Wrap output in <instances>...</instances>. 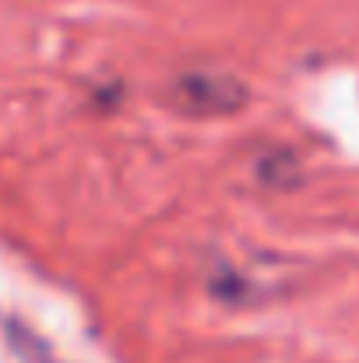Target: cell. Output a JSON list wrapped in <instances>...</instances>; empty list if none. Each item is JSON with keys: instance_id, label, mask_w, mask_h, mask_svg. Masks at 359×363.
Returning a JSON list of instances; mask_svg holds the SVG:
<instances>
[{"instance_id": "cell-1", "label": "cell", "mask_w": 359, "mask_h": 363, "mask_svg": "<svg viewBox=\"0 0 359 363\" xmlns=\"http://www.w3.org/2000/svg\"><path fill=\"white\" fill-rule=\"evenodd\" d=\"M237 82L229 78H219V74H183L180 85H176V103L187 106L190 113H222V110H233L239 103Z\"/></svg>"}]
</instances>
